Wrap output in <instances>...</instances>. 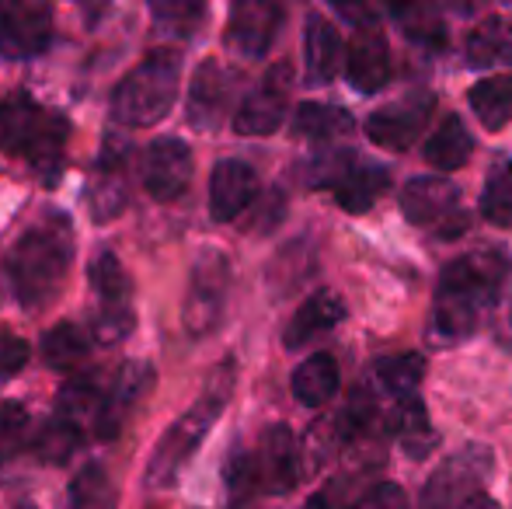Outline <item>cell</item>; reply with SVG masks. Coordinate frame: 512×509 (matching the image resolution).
I'll return each instance as SVG.
<instances>
[{
    "mask_svg": "<svg viewBox=\"0 0 512 509\" xmlns=\"http://www.w3.org/2000/svg\"><path fill=\"white\" fill-rule=\"evenodd\" d=\"M502 258L495 252L467 255L446 265L436 290V311H432V339L460 342L478 328L485 307H492L502 283Z\"/></svg>",
    "mask_w": 512,
    "mask_h": 509,
    "instance_id": "obj_1",
    "label": "cell"
},
{
    "mask_svg": "<svg viewBox=\"0 0 512 509\" xmlns=\"http://www.w3.org/2000/svg\"><path fill=\"white\" fill-rule=\"evenodd\" d=\"M70 252H74V234H70L67 217H46L35 224L11 252V290L25 307H42L60 293L63 279L70 269Z\"/></svg>",
    "mask_w": 512,
    "mask_h": 509,
    "instance_id": "obj_2",
    "label": "cell"
},
{
    "mask_svg": "<svg viewBox=\"0 0 512 509\" xmlns=\"http://www.w3.org/2000/svg\"><path fill=\"white\" fill-rule=\"evenodd\" d=\"M178 81H182V56L175 49H157L133 74L122 77L112 95V116L133 129L161 123L178 98Z\"/></svg>",
    "mask_w": 512,
    "mask_h": 509,
    "instance_id": "obj_3",
    "label": "cell"
},
{
    "mask_svg": "<svg viewBox=\"0 0 512 509\" xmlns=\"http://www.w3.org/2000/svg\"><path fill=\"white\" fill-rule=\"evenodd\" d=\"M230 384H234V363H223L220 370L213 374V381L203 391V398L182 415V419L171 422V429L161 436L157 443L154 457H150V468H147V482L150 485H171L175 475L182 471V464L189 461L192 454L199 450V443L206 440V433L213 429L216 415L223 412L230 398Z\"/></svg>",
    "mask_w": 512,
    "mask_h": 509,
    "instance_id": "obj_4",
    "label": "cell"
},
{
    "mask_svg": "<svg viewBox=\"0 0 512 509\" xmlns=\"http://www.w3.org/2000/svg\"><path fill=\"white\" fill-rule=\"evenodd\" d=\"M488 475H492V450L464 447L436 468V475L422 489L418 509H464L474 496H481Z\"/></svg>",
    "mask_w": 512,
    "mask_h": 509,
    "instance_id": "obj_5",
    "label": "cell"
},
{
    "mask_svg": "<svg viewBox=\"0 0 512 509\" xmlns=\"http://www.w3.org/2000/svg\"><path fill=\"white\" fill-rule=\"evenodd\" d=\"M91 290L98 297L95 307V339L105 342V346H115L122 342L129 332H133L136 318L133 307H129V279L122 272L119 258H115L108 248H102L95 258H91Z\"/></svg>",
    "mask_w": 512,
    "mask_h": 509,
    "instance_id": "obj_6",
    "label": "cell"
},
{
    "mask_svg": "<svg viewBox=\"0 0 512 509\" xmlns=\"http://www.w3.org/2000/svg\"><path fill=\"white\" fill-rule=\"evenodd\" d=\"M53 42V11L42 0H0V56L35 60Z\"/></svg>",
    "mask_w": 512,
    "mask_h": 509,
    "instance_id": "obj_7",
    "label": "cell"
},
{
    "mask_svg": "<svg viewBox=\"0 0 512 509\" xmlns=\"http://www.w3.org/2000/svg\"><path fill=\"white\" fill-rule=\"evenodd\" d=\"M227 286H230L227 258L220 252H213V248H206V252L196 258V265H192L189 297H185V328H189L192 335H206L209 328L220 321Z\"/></svg>",
    "mask_w": 512,
    "mask_h": 509,
    "instance_id": "obj_8",
    "label": "cell"
},
{
    "mask_svg": "<svg viewBox=\"0 0 512 509\" xmlns=\"http://www.w3.org/2000/svg\"><path fill=\"white\" fill-rule=\"evenodd\" d=\"M286 98H290V67L279 63L258 81V88L234 112V129L241 136L276 133L286 119Z\"/></svg>",
    "mask_w": 512,
    "mask_h": 509,
    "instance_id": "obj_9",
    "label": "cell"
},
{
    "mask_svg": "<svg viewBox=\"0 0 512 509\" xmlns=\"http://www.w3.org/2000/svg\"><path fill=\"white\" fill-rule=\"evenodd\" d=\"M283 21V7L269 4V0H241L234 4L227 21V49L244 60H258L269 53L272 39Z\"/></svg>",
    "mask_w": 512,
    "mask_h": 509,
    "instance_id": "obj_10",
    "label": "cell"
},
{
    "mask_svg": "<svg viewBox=\"0 0 512 509\" xmlns=\"http://www.w3.org/2000/svg\"><path fill=\"white\" fill-rule=\"evenodd\" d=\"M192 182V150L178 136H161L150 143L143 157V185L154 199L171 203L178 199Z\"/></svg>",
    "mask_w": 512,
    "mask_h": 509,
    "instance_id": "obj_11",
    "label": "cell"
},
{
    "mask_svg": "<svg viewBox=\"0 0 512 509\" xmlns=\"http://www.w3.org/2000/svg\"><path fill=\"white\" fill-rule=\"evenodd\" d=\"M129 199V175H126V147L119 136H108L102 157L95 164V175L88 182V210L98 224L119 217Z\"/></svg>",
    "mask_w": 512,
    "mask_h": 509,
    "instance_id": "obj_12",
    "label": "cell"
},
{
    "mask_svg": "<svg viewBox=\"0 0 512 509\" xmlns=\"http://www.w3.org/2000/svg\"><path fill=\"white\" fill-rule=\"evenodd\" d=\"M432 95H411L405 102L384 105L380 112H373L366 119V136H370L377 147L387 150H408L411 143L422 136L425 123L432 116Z\"/></svg>",
    "mask_w": 512,
    "mask_h": 509,
    "instance_id": "obj_13",
    "label": "cell"
},
{
    "mask_svg": "<svg viewBox=\"0 0 512 509\" xmlns=\"http://www.w3.org/2000/svg\"><path fill=\"white\" fill-rule=\"evenodd\" d=\"M255 461V478L258 489L265 492H290L300 478V447L293 440V433L286 426H269L262 433V443L251 454Z\"/></svg>",
    "mask_w": 512,
    "mask_h": 509,
    "instance_id": "obj_14",
    "label": "cell"
},
{
    "mask_svg": "<svg viewBox=\"0 0 512 509\" xmlns=\"http://www.w3.org/2000/svg\"><path fill=\"white\" fill-rule=\"evenodd\" d=\"M258 196V175L248 161L227 157L213 168L209 178V217L216 224H230L237 220Z\"/></svg>",
    "mask_w": 512,
    "mask_h": 509,
    "instance_id": "obj_15",
    "label": "cell"
},
{
    "mask_svg": "<svg viewBox=\"0 0 512 509\" xmlns=\"http://www.w3.org/2000/svg\"><path fill=\"white\" fill-rule=\"evenodd\" d=\"M345 77L359 95H373L391 81V53L377 25H359L356 39L345 49Z\"/></svg>",
    "mask_w": 512,
    "mask_h": 509,
    "instance_id": "obj_16",
    "label": "cell"
},
{
    "mask_svg": "<svg viewBox=\"0 0 512 509\" xmlns=\"http://www.w3.org/2000/svg\"><path fill=\"white\" fill-rule=\"evenodd\" d=\"M150 384H154V370H150L147 363H126V367L119 370L112 391L105 394L102 412H98V419H95V433L102 436V440H115V436L122 433V426H126V419L133 415V408L140 405L143 394L150 391Z\"/></svg>",
    "mask_w": 512,
    "mask_h": 509,
    "instance_id": "obj_17",
    "label": "cell"
},
{
    "mask_svg": "<svg viewBox=\"0 0 512 509\" xmlns=\"http://www.w3.org/2000/svg\"><path fill=\"white\" fill-rule=\"evenodd\" d=\"M460 210V189L450 178H411L401 189V213L415 227H439Z\"/></svg>",
    "mask_w": 512,
    "mask_h": 509,
    "instance_id": "obj_18",
    "label": "cell"
},
{
    "mask_svg": "<svg viewBox=\"0 0 512 509\" xmlns=\"http://www.w3.org/2000/svg\"><path fill=\"white\" fill-rule=\"evenodd\" d=\"M234 74L216 60H206L189 84V123L196 129H216L230 105Z\"/></svg>",
    "mask_w": 512,
    "mask_h": 509,
    "instance_id": "obj_19",
    "label": "cell"
},
{
    "mask_svg": "<svg viewBox=\"0 0 512 509\" xmlns=\"http://www.w3.org/2000/svg\"><path fill=\"white\" fill-rule=\"evenodd\" d=\"M345 318V300L338 297L335 290H317L314 297H307L304 304L297 307V314L286 325V349H300L307 346L314 335H324Z\"/></svg>",
    "mask_w": 512,
    "mask_h": 509,
    "instance_id": "obj_20",
    "label": "cell"
},
{
    "mask_svg": "<svg viewBox=\"0 0 512 509\" xmlns=\"http://www.w3.org/2000/svg\"><path fill=\"white\" fill-rule=\"evenodd\" d=\"M391 185V175H387L384 164L373 161H352L349 171L335 182V203L342 206L345 213H366Z\"/></svg>",
    "mask_w": 512,
    "mask_h": 509,
    "instance_id": "obj_21",
    "label": "cell"
},
{
    "mask_svg": "<svg viewBox=\"0 0 512 509\" xmlns=\"http://www.w3.org/2000/svg\"><path fill=\"white\" fill-rule=\"evenodd\" d=\"M42 126V109L35 105L32 95L25 91H14L0 102V147L7 154H21L28 150V143L35 140Z\"/></svg>",
    "mask_w": 512,
    "mask_h": 509,
    "instance_id": "obj_22",
    "label": "cell"
},
{
    "mask_svg": "<svg viewBox=\"0 0 512 509\" xmlns=\"http://www.w3.org/2000/svg\"><path fill=\"white\" fill-rule=\"evenodd\" d=\"M304 46H307V81L328 84L338 74V67H342V53H345L331 21H324L321 14H310Z\"/></svg>",
    "mask_w": 512,
    "mask_h": 509,
    "instance_id": "obj_23",
    "label": "cell"
},
{
    "mask_svg": "<svg viewBox=\"0 0 512 509\" xmlns=\"http://www.w3.org/2000/svg\"><path fill=\"white\" fill-rule=\"evenodd\" d=\"M467 63L474 70L512 67V21L485 18L467 39Z\"/></svg>",
    "mask_w": 512,
    "mask_h": 509,
    "instance_id": "obj_24",
    "label": "cell"
},
{
    "mask_svg": "<svg viewBox=\"0 0 512 509\" xmlns=\"http://www.w3.org/2000/svg\"><path fill=\"white\" fill-rule=\"evenodd\" d=\"M471 150H474V140H471V133H467V126L460 123L457 116H446L436 133L425 140L422 157L439 171H457L467 164Z\"/></svg>",
    "mask_w": 512,
    "mask_h": 509,
    "instance_id": "obj_25",
    "label": "cell"
},
{
    "mask_svg": "<svg viewBox=\"0 0 512 509\" xmlns=\"http://www.w3.org/2000/svg\"><path fill=\"white\" fill-rule=\"evenodd\" d=\"M387 429L398 436V443L405 447L408 457H422L432 450L436 443V433L429 426V412L418 398H401L394 405V412L387 415Z\"/></svg>",
    "mask_w": 512,
    "mask_h": 509,
    "instance_id": "obj_26",
    "label": "cell"
},
{
    "mask_svg": "<svg viewBox=\"0 0 512 509\" xmlns=\"http://www.w3.org/2000/svg\"><path fill=\"white\" fill-rule=\"evenodd\" d=\"M105 381L102 374H81L74 377V381H67L60 387V394H56V419L70 422V426H77V422L91 419L98 412H102L105 405Z\"/></svg>",
    "mask_w": 512,
    "mask_h": 509,
    "instance_id": "obj_27",
    "label": "cell"
},
{
    "mask_svg": "<svg viewBox=\"0 0 512 509\" xmlns=\"http://www.w3.org/2000/svg\"><path fill=\"white\" fill-rule=\"evenodd\" d=\"M67 136H70L67 116H60V112H49V116H42V126H39V133H35V140L28 143V150H25L28 161H32V168L39 171L46 182H53V178L60 175Z\"/></svg>",
    "mask_w": 512,
    "mask_h": 509,
    "instance_id": "obj_28",
    "label": "cell"
},
{
    "mask_svg": "<svg viewBox=\"0 0 512 509\" xmlns=\"http://www.w3.org/2000/svg\"><path fill=\"white\" fill-rule=\"evenodd\" d=\"M338 391V367L328 353H317L304 360L293 374V394H297L300 405L317 408L328 398H335Z\"/></svg>",
    "mask_w": 512,
    "mask_h": 509,
    "instance_id": "obj_29",
    "label": "cell"
},
{
    "mask_svg": "<svg viewBox=\"0 0 512 509\" xmlns=\"http://www.w3.org/2000/svg\"><path fill=\"white\" fill-rule=\"evenodd\" d=\"M474 116L485 129H502L512 123V77H485L467 95Z\"/></svg>",
    "mask_w": 512,
    "mask_h": 509,
    "instance_id": "obj_30",
    "label": "cell"
},
{
    "mask_svg": "<svg viewBox=\"0 0 512 509\" xmlns=\"http://www.w3.org/2000/svg\"><path fill=\"white\" fill-rule=\"evenodd\" d=\"M91 353V339L74 321H60L42 335V356L53 370H77Z\"/></svg>",
    "mask_w": 512,
    "mask_h": 509,
    "instance_id": "obj_31",
    "label": "cell"
},
{
    "mask_svg": "<svg viewBox=\"0 0 512 509\" xmlns=\"http://www.w3.org/2000/svg\"><path fill=\"white\" fill-rule=\"evenodd\" d=\"M352 116L338 105L324 102H304L293 112V133L307 136V140H338V136L352 133Z\"/></svg>",
    "mask_w": 512,
    "mask_h": 509,
    "instance_id": "obj_32",
    "label": "cell"
},
{
    "mask_svg": "<svg viewBox=\"0 0 512 509\" xmlns=\"http://www.w3.org/2000/svg\"><path fill=\"white\" fill-rule=\"evenodd\" d=\"M67 509H115V485L102 464H88L74 478Z\"/></svg>",
    "mask_w": 512,
    "mask_h": 509,
    "instance_id": "obj_33",
    "label": "cell"
},
{
    "mask_svg": "<svg viewBox=\"0 0 512 509\" xmlns=\"http://www.w3.org/2000/svg\"><path fill=\"white\" fill-rule=\"evenodd\" d=\"M425 377V360L418 353H405V356H391V360H380L377 367V381L387 394L394 398H411V391L418 387V381Z\"/></svg>",
    "mask_w": 512,
    "mask_h": 509,
    "instance_id": "obj_34",
    "label": "cell"
},
{
    "mask_svg": "<svg viewBox=\"0 0 512 509\" xmlns=\"http://www.w3.org/2000/svg\"><path fill=\"white\" fill-rule=\"evenodd\" d=\"M481 217L495 227H509L512 224V164H499L492 168L481 192Z\"/></svg>",
    "mask_w": 512,
    "mask_h": 509,
    "instance_id": "obj_35",
    "label": "cell"
},
{
    "mask_svg": "<svg viewBox=\"0 0 512 509\" xmlns=\"http://www.w3.org/2000/svg\"><path fill=\"white\" fill-rule=\"evenodd\" d=\"M81 447V429L70 426L63 419H49L39 433V443H35V454L39 461L49 464H67L74 457V450Z\"/></svg>",
    "mask_w": 512,
    "mask_h": 509,
    "instance_id": "obj_36",
    "label": "cell"
},
{
    "mask_svg": "<svg viewBox=\"0 0 512 509\" xmlns=\"http://www.w3.org/2000/svg\"><path fill=\"white\" fill-rule=\"evenodd\" d=\"M394 14H398V21L408 32V39H415L418 46H443L446 28L432 7H398Z\"/></svg>",
    "mask_w": 512,
    "mask_h": 509,
    "instance_id": "obj_37",
    "label": "cell"
},
{
    "mask_svg": "<svg viewBox=\"0 0 512 509\" xmlns=\"http://www.w3.org/2000/svg\"><path fill=\"white\" fill-rule=\"evenodd\" d=\"M150 14L161 28L168 32H178V35H189L196 32V21L206 14L203 4H192V0H157L150 4Z\"/></svg>",
    "mask_w": 512,
    "mask_h": 509,
    "instance_id": "obj_38",
    "label": "cell"
},
{
    "mask_svg": "<svg viewBox=\"0 0 512 509\" xmlns=\"http://www.w3.org/2000/svg\"><path fill=\"white\" fill-rule=\"evenodd\" d=\"M25 436H28V408L18 405V401H4L0 405V461L18 454L25 447Z\"/></svg>",
    "mask_w": 512,
    "mask_h": 509,
    "instance_id": "obj_39",
    "label": "cell"
},
{
    "mask_svg": "<svg viewBox=\"0 0 512 509\" xmlns=\"http://www.w3.org/2000/svg\"><path fill=\"white\" fill-rule=\"evenodd\" d=\"M28 363V342L11 332H0V381L21 374Z\"/></svg>",
    "mask_w": 512,
    "mask_h": 509,
    "instance_id": "obj_40",
    "label": "cell"
},
{
    "mask_svg": "<svg viewBox=\"0 0 512 509\" xmlns=\"http://www.w3.org/2000/svg\"><path fill=\"white\" fill-rule=\"evenodd\" d=\"M352 509H408V496L401 485L380 482V485H373L359 503H352Z\"/></svg>",
    "mask_w": 512,
    "mask_h": 509,
    "instance_id": "obj_41",
    "label": "cell"
},
{
    "mask_svg": "<svg viewBox=\"0 0 512 509\" xmlns=\"http://www.w3.org/2000/svg\"><path fill=\"white\" fill-rule=\"evenodd\" d=\"M464 509H502L499 503H495L492 496H485V492H481V496H474L471 503H467Z\"/></svg>",
    "mask_w": 512,
    "mask_h": 509,
    "instance_id": "obj_42",
    "label": "cell"
},
{
    "mask_svg": "<svg viewBox=\"0 0 512 509\" xmlns=\"http://www.w3.org/2000/svg\"><path fill=\"white\" fill-rule=\"evenodd\" d=\"M18 509H35V506H18Z\"/></svg>",
    "mask_w": 512,
    "mask_h": 509,
    "instance_id": "obj_43",
    "label": "cell"
}]
</instances>
